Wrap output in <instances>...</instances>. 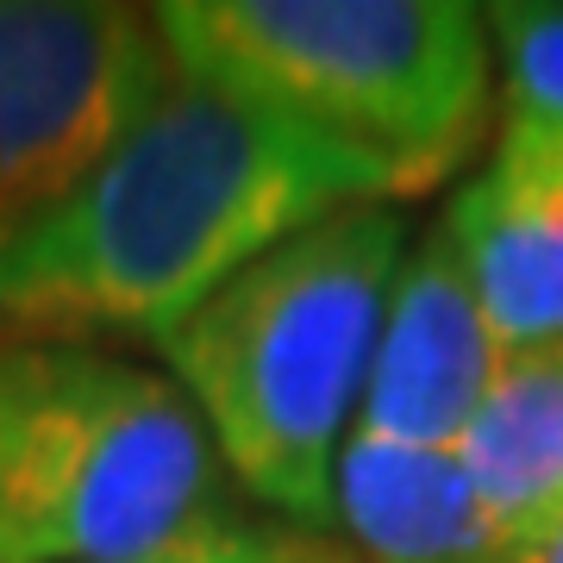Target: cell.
I'll list each match as a JSON object with an SVG mask.
<instances>
[{
  "mask_svg": "<svg viewBox=\"0 0 563 563\" xmlns=\"http://www.w3.org/2000/svg\"><path fill=\"white\" fill-rule=\"evenodd\" d=\"M507 339L495 332L483 295L470 288L444 232H426L395 276L376 363L363 383L357 432L420 451H457L476 407L507 369Z\"/></svg>",
  "mask_w": 563,
  "mask_h": 563,
  "instance_id": "cell-6",
  "label": "cell"
},
{
  "mask_svg": "<svg viewBox=\"0 0 563 563\" xmlns=\"http://www.w3.org/2000/svg\"><path fill=\"white\" fill-rule=\"evenodd\" d=\"M439 232L507 351L563 339V132L501 125Z\"/></svg>",
  "mask_w": 563,
  "mask_h": 563,
  "instance_id": "cell-7",
  "label": "cell"
},
{
  "mask_svg": "<svg viewBox=\"0 0 563 563\" xmlns=\"http://www.w3.org/2000/svg\"><path fill=\"white\" fill-rule=\"evenodd\" d=\"M514 563H563V507L520 544V551H514Z\"/></svg>",
  "mask_w": 563,
  "mask_h": 563,
  "instance_id": "cell-12",
  "label": "cell"
},
{
  "mask_svg": "<svg viewBox=\"0 0 563 563\" xmlns=\"http://www.w3.org/2000/svg\"><path fill=\"white\" fill-rule=\"evenodd\" d=\"M388 195L369 157L176 69L151 120L69 201L0 232V351L157 344L301 225Z\"/></svg>",
  "mask_w": 563,
  "mask_h": 563,
  "instance_id": "cell-1",
  "label": "cell"
},
{
  "mask_svg": "<svg viewBox=\"0 0 563 563\" xmlns=\"http://www.w3.org/2000/svg\"><path fill=\"white\" fill-rule=\"evenodd\" d=\"M457 457L476 501L501 526L507 551H520L563 507V339L507 357L470 432L457 439Z\"/></svg>",
  "mask_w": 563,
  "mask_h": 563,
  "instance_id": "cell-9",
  "label": "cell"
},
{
  "mask_svg": "<svg viewBox=\"0 0 563 563\" xmlns=\"http://www.w3.org/2000/svg\"><path fill=\"white\" fill-rule=\"evenodd\" d=\"M325 520L351 563H514L457 451L388 444L357 426L332 463Z\"/></svg>",
  "mask_w": 563,
  "mask_h": 563,
  "instance_id": "cell-8",
  "label": "cell"
},
{
  "mask_svg": "<svg viewBox=\"0 0 563 563\" xmlns=\"http://www.w3.org/2000/svg\"><path fill=\"white\" fill-rule=\"evenodd\" d=\"M488 44L501 63L507 125L563 132V0L488 7Z\"/></svg>",
  "mask_w": 563,
  "mask_h": 563,
  "instance_id": "cell-10",
  "label": "cell"
},
{
  "mask_svg": "<svg viewBox=\"0 0 563 563\" xmlns=\"http://www.w3.org/2000/svg\"><path fill=\"white\" fill-rule=\"evenodd\" d=\"M225 526V463L151 363L0 351V563H139Z\"/></svg>",
  "mask_w": 563,
  "mask_h": 563,
  "instance_id": "cell-4",
  "label": "cell"
},
{
  "mask_svg": "<svg viewBox=\"0 0 563 563\" xmlns=\"http://www.w3.org/2000/svg\"><path fill=\"white\" fill-rule=\"evenodd\" d=\"M181 69L388 169L395 195L457 169L488 113V13L463 0H169Z\"/></svg>",
  "mask_w": 563,
  "mask_h": 563,
  "instance_id": "cell-3",
  "label": "cell"
},
{
  "mask_svg": "<svg viewBox=\"0 0 563 563\" xmlns=\"http://www.w3.org/2000/svg\"><path fill=\"white\" fill-rule=\"evenodd\" d=\"M151 7L0 0V232L69 201L176 81Z\"/></svg>",
  "mask_w": 563,
  "mask_h": 563,
  "instance_id": "cell-5",
  "label": "cell"
},
{
  "mask_svg": "<svg viewBox=\"0 0 563 563\" xmlns=\"http://www.w3.org/2000/svg\"><path fill=\"white\" fill-rule=\"evenodd\" d=\"M282 551H288V532H257V526L225 520L169 544V551H151L139 563H282Z\"/></svg>",
  "mask_w": 563,
  "mask_h": 563,
  "instance_id": "cell-11",
  "label": "cell"
},
{
  "mask_svg": "<svg viewBox=\"0 0 563 563\" xmlns=\"http://www.w3.org/2000/svg\"><path fill=\"white\" fill-rule=\"evenodd\" d=\"M282 563H351L339 551V544L313 539V532H288V551H282Z\"/></svg>",
  "mask_w": 563,
  "mask_h": 563,
  "instance_id": "cell-13",
  "label": "cell"
},
{
  "mask_svg": "<svg viewBox=\"0 0 563 563\" xmlns=\"http://www.w3.org/2000/svg\"><path fill=\"white\" fill-rule=\"evenodd\" d=\"M407 251L388 201L339 207L157 339L220 463L282 520L325 526L332 514V463L357 426Z\"/></svg>",
  "mask_w": 563,
  "mask_h": 563,
  "instance_id": "cell-2",
  "label": "cell"
}]
</instances>
